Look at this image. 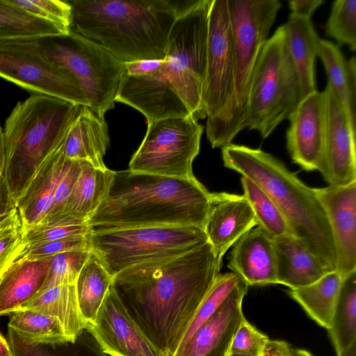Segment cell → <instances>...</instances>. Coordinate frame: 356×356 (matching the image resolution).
<instances>
[{"label":"cell","instance_id":"1","mask_svg":"<svg viewBox=\"0 0 356 356\" xmlns=\"http://www.w3.org/2000/svg\"><path fill=\"white\" fill-rule=\"evenodd\" d=\"M221 264L207 241L185 253L128 268L113 276L111 287L154 348L175 356Z\"/></svg>","mask_w":356,"mask_h":356},{"label":"cell","instance_id":"2","mask_svg":"<svg viewBox=\"0 0 356 356\" xmlns=\"http://www.w3.org/2000/svg\"><path fill=\"white\" fill-rule=\"evenodd\" d=\"M210 195L195 177L113 171L105 197L87 223L91 230L158 225L203 229Z\"/></svg>","mask_w":356,"mask_h":356},{"label":"cell","instance_id":"3","mask_svg":"<svg viewBox=\"0 0 356 356\" xmlns=\"http://www.w3.org/2000/svg\"><path fill=\"white\" fill-rule=\"evenodd\" d=\"M70 30L123 63L165 57L177 19L197 0H67Z\"/></svg>","mask_w":356,"mask_h":356},{"label":"cell","instance_id":"4","mask_svg":"<svg viewBox=\"0 0 356 356\" xmlns=\"http://www.w3.org/2000/svg\"><path fill=\"white\" fill-rule=\"evenodd\" d=\"M225 167L256 183L273 200L293 235L318 255L331 270L337 257L330 225L314 188L304 184L272 154L231 143L222 147Z\"/></svg>","mask_w":356,"mask_h":356},{"label":"cell","instance_id":"5","mask_svg":"<svg viewBox=\"0 0 356 356\" xmlns=\"http://www.w3.org/2000/svg\"><path fill=\"white\" fill-rule=\"evenodd\" d=\"M81 108V105L39 94L16 104L3 131V176L15 202L40 165L62 143Z\"/></svg>","mask_w":356,"mask_h":356},{"label":"cell","instance_id":"6","mask_svg":"<svg viewBox=\"0 0 356 356\" xmlns=\"http://www.w3.org/2000/svg\"><path fill=\"white\" fill-rule=\"evenodd\" d=\"M234 40L235 87L232 104L214 136L213 148L232 143L243 130L252 76L259 53L282 8L279 0H227Z\"/></svg>","mask_w":356,"mask_h":356},{"label":"cell","instance_id":"7","mask_svg":"<svg viewBox=\"0 0 356 356\" xmlns=\"http://www.w3.org/2000/svg\"><path fill=\"white\" fill-rule=\"evenodd\" d=\"M302 99L298 78L290 56L285 24L268 38L258 56L251 82L243 129L266 138L288 120Z\"/></svg>","mask_w":356,"mask_h":356},{"label":"cell","instance_id":"8","mask_svg":"<svg viewBox=\"0 0 356 356\" xmlns=\"http://www.w3.org/2000/svg\"><path fill=\"white\" fill-rule=\"evenodd\" d=\"M90 251L113 277L140 264L174 257L206 243L197 226H142L91 230Z\"/></svg>","mask_w":356,"mask_h":356},{"label":"cell","instance_id":"9","mask_svg":"<svg viewBox=\"0 0 356 356\" xmlns=\"http://www.w3.org/2000/svg\"><path fill=\"white\" fill-rule=\"evenodd\" d=\"M211 3L212 0H197L179 16L170 32L163 65L173 90L197 120L206 118L202 94Z\"/></svg>","mask_w":356,"mask_h":356},{"label":"cell","instance_id":"10","mask_svg":"<svg viewBox=\"0 0 356 356\" xmlns=\"http://www.w3.org/2000/svg\"><path fill=\"white\" fill-rule=\"evenodd\" d=\"M46 55L76 79L100 117L115 107L124 63L93 41L72 31L38 38Z\"/></svg>","mask_w":356,"mask_h":356},{"label":"cell","instance_id":"11","mask_svg":"<svg viewBox=\"0 0 356 356\" xmlns=\"http://www.w3.org/2000/svg\"><path fill=\"white\" fill-rule=\"evenodd\" d=\"M203 126L192 115L147 122L145 137L133 154L129 170L158 175L195 177Z\"/></svg>","mask_w":356,"mask_h":356},{"label":"cell","instance_id":"12","mask_svg":"<svg viewBox=\"0 0 356 356\" xmlns=\"http://www.w3.org/2000/svg\"><path fill=\"white\" fill-rule=\"evenodd\" d=\"M0 77L33 94L88 106L76 79L46 55L38 38L0 40Z\"/></svg>","mask_w":356,"mask_h":356},{"label":"cell","instance_id":"13","mask_svg":"<svg viewBox=\"0 0 356 356\" xmlns=\"http://www.w3.org/2000/svg\"><path fill=\"white\" fill-rule=\"evenodd\" d=\"M235 87L234 40L227 0H212L207 38L202 104L208 140L216 134L232 104Z\"/></svg>","mask_w":356,"mask_h":356},{"label":"cell","instance_id":"14","mask_svg":"<svg viewBox=\"0 0 356 356\" xmlns=\"http://www.w3.org/2000/svg\"><path fill=\"white\" fill-rule=\"evenodd\" d=\"M288 120L286 147L292 161L304 170H318L327 130L325 91L316 90L302 98Z\"/></svg>","mask_w":356,"mask_h":356},{"label":"cell","instance_id":"15","mask_svg":"<svg viewBox=\"0 0 356 356\" xmlns=\"http://www.w3.org/2000/svg\"><path fill=\"white\" fill-rule=\"evenodd\" d=\"M324 91L327 103V130L318 171L329 185L346 186L356 181V126L328 83Z\"/></svg>","mask_w":356,"mask_h":356},{"label":"cell","instance_id":"16","mask_svg":"<svg viewBox=\"0 0 356 356\" xmlns=\"http://www.w3.org/2000/svg\"><path fill=\"white\" fill-rule=\"evenodd\" d=\"M87 328L108 356H164L134 323L111 286Z\"/></svg>","mask_w":356,"mask_h":356},{"label":"cell","instance_id":"17","mask_svg":"<svg viewBox=\"0 0 356 356\" xmlns=\"http://www.w3.org/2000/svg\"><path fill=\"white\" fill-rule=\"evenodd\" d=\"M326 214L343 277L356 271V181L346 186L314 188Z\"/></svg>","mask_w":356,"mask_h":356},{"label":"cell","instance_id":"18","mask_svg":"<svg viewBox=\"0 0 356 356\" xmlns=\"http://www.w3.org/2000/svg\"><path fill=\"white\" fill-rule=\"evenodd\" d=\"M163 64L144 76H131L124 72L115 102L137 109L147 122L191 115L169 83Z\"/></svg>","mask_w":356,"mask_h":356},{"label":"cell","instance_id":"19","mask_svg":"<svg viewBox=\"0 0 356 356\" xmlns=\"http://www.w3.org/2000/svg\"><path fill=\"white\" fill-rule=\"evenodd\" d=\"M249 286L242 279L216 312L203 323L175 356H227L245 317L242 305Z\"/></svg>","mask_w":356,"mask_h":356},{"label":"cell","instance_id":"20","mask_svg":"<svg viewBox=\"0 0 356 356\" xmlns=\"http://www.w3.org/2000/svg\"><path fill=\"white\" fill-rule=\"evenodd\" d=\"M256 226L253 210L243 195L211 193L203 230L221 262L229 248Z\"/></svg>","mask_w":356,"mask_h":356},{"label":"cell","instance_id":"21","mask_svg":"<svg viewBox=\"0 0 356 356\" xmlns=\"http://www.w3.org/2000/svg\"><path fill=\"white\" fill-rule=\"evenodd\" d=\"M227 267L250 286L277 284L273 238L256 226L232 245Z\"/></svg>","mask_w":356,"mask_h":356},{"label":"cell","instance_id":"22","mask_svg":"<svg viewBox=\"0 0 356 356\" xmlns=\"http://www.w3.org/2000/svg\"><path fill=\"white\" fill-rule=\"evenodd\" d=\"M61 144L42 161L16 200L24 229L41 221L52 206L67 161L62 153Z\"/></svg>","mask_w":356,"mask_h":356},{"label":"cell","instance_id":"23","mask_svg":"<svg viewBox=\"0 0 356 356\" xmlns=\"http://www.w3.org/2000/svg\"><path fill=\"white\" fill-rule=\"evenodd\" d=\"M273 242L277 284L296 289L307 286L332 271L295 236L273 238Z\"/></svg>","mask_w":356,"mask_h":356},{"label":"cell","instance_id":"24","mask_svg":"<svg viewBox=\"0 0 356 356\" xmlns=\"http://www.w3.org/2000/svg\"><path fill=\"white\" fill-rule=\"evenodd\" d=\"M109 145V136L104 118L88 106H81L61 144L67 159L85 161L98 168H106L104 156Z\"/></svg>","mask_w":356,"mask_h":356},{"label":"cell","instance_id":"25","mask_svg":"<svg viewBox=\"0 0 356 356\" xmlns=\"http://www.w3.org/2000/svg\"><path fill=\"white\" fill-rule=\"evenodd\" d=\"M51 258L17 257L0 275V315L12 314L33 298L47 276Z\"/></svg>","mask_w":356,"mask_h":356},{"label":"cell","instance_id":"26","mask_svg":"<svg viewBox=\"0 0 356 356\" xmlns=\"http://www.w3.org/2000/svg\"><path fill=\"white\" fill-rule=\"evenodd\" d=\"M113 174V170L108 168H98L81 161L79 174L62 211L42 221L63 219L76 223L87 222L105 197Z\"/></svg>","mask_w":356,"mask_h":356},{"label":"cell","instance_id":"27","mask_svg":"<svg viewBox=\"0 0 356 356\" xmlns=\"http://www.w3.org/2000/svg\"><path fill=\"white\" fill-rule=\"evenodd\" d=\"M25 309L58 319L70 343L87 327L79 307L75 284L57 285L38 293L17 311Z\"/></svg>","mask_w":356,"mask_h":356},{"label":"cell","instance_id":"28","mask_svg":"<svg viewBox=\"0 0 356 356\" xmlns=\"http://www.w3.org/2000/svg\"><path fill=\"white\" fill-rule=\"evenodd\" d=\"M287 44L298 78L302 99L316 90L314 63L320 38L311 19L289 15Z\"/></svg>","mask_w":356,"mask_h":356},{"label":"cell","instance_id":"29","mask_svg":"<svg viewBox=\"0 0 356 356\" xmlns=\"http://www.w3.org/2000/svg\"><path fill=\"white\" fill-rule=\"evenodd\" d=\"M343 278L337 270H332L307 286L289 289L288 293L312 320L327 330Z\"/></svg>","mask_w":356,"mask_h":356},{"label":"cell","instance_id":"30","mask_svg":"<svg viewBox=\"0 0 356 356\" xmlns=\"http://www.w3.org/2000/svg\"><path fill=\"white\" fill-rule=\"evenodd\" d=\"M320 57L328 77L327 83L341 100L355 126L356 60H346L338 45L320 39L318 47Z\"/></svg>","mask_w":356,"mask_h":356},{"label":"cell","instance_id":"31","mask_svg":"<svg viewBox=\"0 0 356 356\" xmlns=\"http://www.w3.org/2000/svg\"><path fill=\"white\" fill-rule=\"evenodd\" d=\"M337 356H355L356 271L344 277L327 329Z\"/></svg>","mask_w":356,"mask_h":356},{"label":"cell","instance_id":"32","mask_svg":"<svg viewBox=\"0 0 356 356\" xmlns=\"http://www.w3.org/2000/svg\"><path fill=\"white\" fill-rule=\"evenodd\" d=\"M113 278L90 251L75 282L79 307L87 325L95 322Z\"/></svg>","mask_w":356,"mask_h":356},{"label":"cell","instance_id":"33","mask_svg":"<svg viewBox=\"0 0 356 356\" xmlns=\"http://www.w3.org/2000/svg\"><path fill=\"white\" fill-rule=\"evenodd\" d=\"M8 329L22 341L31 345L60 346L70 343L58 319L32 310L12 313Z\"/></svg>","mask_w":356,"mask_h":356},{"label":"cell","instance_id":"34","mask_svg":"<svg viewBox=\"0 0 356 356\" xmlns=\"http://www.w3.org/2000/svg\"><path fill=\"white\" fill-rule=\"evenodd\" d=\"M68 33L60 26L35 17L0 0V40L40 38Z\"/></svg>","mask_w":356,"mask_h":356},{"label":"cell","instance_id":"35","mask_svg":"<svg viewBox=\"0 0 356 356\" xmlns=\"http://www.w3.org/2000/svg\"><path fill=\"white\" fill-rule=\"evenodd\" d=\"M243 196L250 203L257 226L272 238L293 235L285 217L268 195L249 178L241 176Z\"/></svg>","mask_w":356,"mask_h":356},{"label":"cell","instance_id":"36","mask_svg":"<svg viewBox=\"0 0 356 356\" xmlns=\"http://www.w3.org/2000/svg\"><path fill=\"white\" fill-rule=\"evenodd\" d=\"M325 35L339 45L356 50V0H336L332 2L325 24Z\"/></svg>","mask_w":356,"mask_h":356},{"label":"cell","instance_id":"37","mask_svg":"<svg viewBox=\"0 0 356 356\" xmlns=\"http://www.w3.org/2000/svg\"><path fill=\"white\" fill-rule=\"evenodd\" d=\"M241 280L239 275L233 272L219 274L217 276L200 305L179 349L184 345L197 329L216 312Z\"/></svg>","mask_w":356,"mask_h":356},{"label":"cell","instance_id":"38","mask_svg":"<svg viewBox=\"0 0 356 356\" xmlns=\"http://www.w3.org/2000/svg\"><path fill=\"white\" fill-rule=\"evenodd\" d=\"M90 251H70L51 258L47 276L40 290L64 284H75L78 275Z\"/></svg>","mask_w":356,"mask_h":356},{"label":"cell","instance_id":"39","mask_svg":"<svg viewBox=\"0 0 356 356\" xmlns=\"http://www.w3.org/2000/svg\"><path fill=\"white\" fill-rule=\"evenodd\" d=\"M11 5L39 19L51 22L69 33L72 9L67 1L8 0Z\"/></svg>","mask_w":356,"mask_h":356},{"label":"cell","instance_id":"40","mask_svg":"<svg viewBox=\"0 0 356 356\" xmlns=\"http://www.w3.org/2000/svg\"><path fill=\"white\" fill-rule=\"evenodd\" d=\"M90 232V227L87 222L75 223L58 220L41 221L24 229V237L26 244H32L70 236H86Z\"/></svg>","mask_w":356,"mask_h":356},{"label":"cell","instance_id":"41","mask_svg":"<svg viewBox=\"0 0 356 356\" xmlns=\"http://www.w3.org/2000/svg\"><path fill=\"white\" fill-rule=\"evenodd\" d=\"M78 350L72 356H108L101 348L90 331L86 327L79 334ZM8 342L13 356H56L41 346L31 345L22 341L8 329Z\"/></svg>","mask_w":356,"mask_h":356},{"label":"cell","instance_id":"42","mask_svg":"<svg viewBox=\"0 0 356 356\" xmlns=\"http://www.w3.org/2000/svg\"><path fill=\"white\" fill-rule=\"evenodd\" d=\"M79 250L90 251L88 234L26 244L18 257L44 260L65 252Z\"/></svg>","mask_w":356,"mask_h":356},{"label":"cell","instance_id":"43","mask_svg":"<svg viewBox=\"0 0 356 356\" xmlns=\"http://www.w3.org/2000/svg\"><path fill=\"white\" fill-rule=\"evenodd\" d=\"M25 245L24 227L18 212L0 227V272L20 255Z\"/></svg>","mask_w":356,"mask_h":356},{"label":"cell","instance_id":"44","mask_svg":"<svg viewBox=\"0 0 356 356\" xmlns=\"http://www.w3.org/2000/svg\"><path fill=\"white\" fill-rule=\"evenodd\" d=\"M270 339L244 317L233 338L229 353L261 356Z\"/></svg>","mask_w":356,"mask_h":356},{"label":"cell","instance_id":"45","mask_svg":"<svg viewBox=\"0 0 356 356\" xmlns=\"http://www.w3.org/2000/svg\"><path fill=\"white\" fill-rule=\"evenodd\" d=\"M81 163V161L67 159L65 170L57 186L52 206L48 214L42 220L52 218L62 211L79 174Z\"/></svg>","mask_w":356,"mask_h":356},{"label":"cell","instance_id":"46","mask_svg":"<svg viewBox=\"0 0 356 356\" xmlns=\"http://www.w3.org/2000/svg\"><path fill=\"white\" fill-rule=\"evenodd\" d=\"M163 59L140 60L124 63V73L131 76H144L152 73L162 66Z\"/></svg>","mask_w":356,"mask_h":356},{"label":"cell","instance_id":"47","mask_svg":"<svg viewBox=\"0 0 356 356\" xmlns=\"http://www.w3.org/2000/svg\"><path fill=\"white\" fill-rule=\"evenodd\" d=\"M324 3L323 0H290L289 6L291 15L311 19L314 11Z\"/></svg>","mask_w":356,"mask_h":356},{"label":"cell","instance_id":"48","mask_svg":"<svg viewBox=\"0 0 356 356\" xmlns=\"http://www.w3.org/2000/svg\"><path fill=\"white\" fill-rule=\"evenodd\" d=\"M16 202L13 197L3 174L0 173V216L15 209Z\"/></svg>","mask_w":356,"mask_h":356},{"label":"cell","instance_id":"49","mask_svg":"<svg viewBox=\"0 0 356 356\" xmlns=\"http://www.w3.org/2000/svg\"><path fill=\"white\" fill-rule=\"evenodd\" d=\"M291 348L284 341L270 339L261 356H290Z\"/></svg>","mask_w":356,"mask_h":356},{"label":"cell","instance_id":"50","mask_svg":"<svg viewBox=\"0 0 356 356\" xmlns=\"http://www.w3.org/2000/svg\"><path fill=\"white\" fill-rule=\"evenodd\" d=\"M5 140L4 134L0 126V173L3 175L5 165Z\"/></svg>","mask_w":356,"mask_h":356},{"label":"cell","instance_id":"51","mask_svg":"<svg viewBox=\"0 0 356 356\" xmlns=\"http://www.w3.org/2000/svg\"><path fill=\"white\" fill-rule=\"evenodd\" d=\"M0 356H13L9 343L0 333Z\"/></svg>","mask_w":356,"mask_h":356},{"label":"cell","instance_id":"52","mask_svg":"<svg viewBox=\"0 0 356 356\" xmlns=\"http://www.w3.org/2000/svg\"><path fill=\"white\" fill-rule=\"evenodd\" d=\"M17 213H18V210L16 208L13 211L1 216H0V227L1 226L4 225L5 224H6L7 222H8L9 221H10L12 219H13L17 215Z\"/></svg>","mask_w":356,"mask_h":356},{"label":"cell","instance_id":"53","mask_svg":"<svg viewBox=\"0 0 356 356\" xmlns=\"http://www.w3.org/2000/svg\"><path fill=\"white\" fill-rule=\"evenodd\" d=\"M290 356H314L310 352L301 348H291Z\"/></svg>","mask_w":356,"mask_h":356},{"label":"cell","instance_id":"54","mask_svg":"<svg viewBox=\"0 0 356 356\" xmlns=\"http://www.w3.org/2000/svg\"><path fill=\"white\" fill-rule=\"evenodd\" d=\"M228 356H252V355L244 354V353H229Z\"/></svg>","mask_w":356,"mask_h":356},{"label":"cell","instance_id":"55","mask_svg":"<svg viewBox=\"0 0 356 356\" xmlns=\"http://www.w3.org/2000/svg\"><path fill=\"white\" fill-rule=\"evenodd\" d=\"M1 272H0V275H1Z\"/></svg>","mask_w":356,"mask_h":356},{"label":"cell","instance_id":"56","mask_svg":"<svg viewBox=\"0 0 356 356\" xmlns=\"http://www.w3.org/2000/svg\"><path fill=\"white\" fill-rule=\"evenodd\" d=\"M229 355V354H228ZM228 356V355H227Z\"/></svg>","mask_w":356,"mask_h":356}]
</instances>
